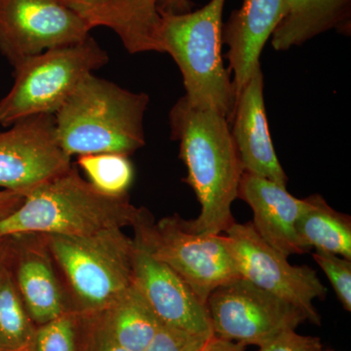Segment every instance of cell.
Listing matches in <instances>:
<instances>
[{
  "instance_id": "1",
  "label": "cell",
  "mask_w": 351,
  "mask_h": 351,
  "mask_svg": "<svg viewBox=\"0 0 351 351\" xmlns=\"http://www.w3.org/2000/svg\"><path fill=\"white\" fill-rule=\"evenodd\" d=\"M169 122L188 168L184 182L201 205L198 218L182 219V226L189 232L221 234L234 223L232 205L244 173L230 122L217 112L193 108L184 96L171 108Z\"/></svg>"
},
{
  "instance_id": "2",
  "label": "cell",
  "mask_w": 351,
  "mask_h": 351,
  "mask_svg": "<svg viewBox=\"0 0 351 351\" xmlns=\"http://www.w3.org/2000/svg\"><path fill=\"white\" fill-rule=\"evenodd\" d=\"M145 210L128 196L106 195L83 179L73 165L64 174L25 196L15 212L0 221V239L23 234L82 237L133 228Z\"/></svg>"
},
{
  "instance_id": "3",
  "label": "cell",
  "mask_w": 351,
  "mask_h": 351,
  "mask_svg": "<svg viewBox=\"0 0 351 351\" xmlns=\"http://www.w3.org/2000/svg\"><path fill=\"white\" fill-rule=\"evenodd\" d=\"M149 95L132 92L91 73L55 113L57 137L69 156L120 154L145 145Z\"/></svg>"
},
{
  "instance_id": "4",
  "label": "cell",
  "mask_w": 351,
  "mask_h": 351,
  "mask_svg": "<svg viewBox=\"0 0 351 351\" xmlns=\"http://www.w3.org/2000/svg\"><path fill=\"white\" fill-rule=\"evenodd\" d=\"M225 3L210 0L196 11L160 14V38L163 54L179 66L189 103L230 122L237 94L221 56Z\"/></svg>"
},
{
  "instance_id": "5",
  "label": "cell",
  "mask_w": 351,
  "mask_h": 351,
  "mask_svg": "<svg viewBox=\"0 0 351 351\" xmlns=\"http://www.w3.org/2000/svg\"><path fill=\"white\" fill-rule=\"evenodd\" d=\"M41 237L60 274L71 311L101 313L133 283L135 244L122 228L82 237Z\"/></svg>"
},
{
  "instance_id": "6",
  "label": "cell",
  "mask_w": 351,
  "mask_h": 351,
  "mask_svg": "<svg viewBox=\"0 0 351 351\" xmlns=\"http://www.w3.org/2000/svg\"><path fill=\"white\" fill-rule=\"evenodd\" d=\"M107 51L91 36L82 43L27 58L14 68V83L0 100V125L38 114H55L76 88L108 63Z\"/></svg>"
},
{
  "instance_id": "7",
  "label": "cell",
  "mask_w": 351,
  "mask_h": 351,
  "mask_svg": "<svg viewBox=\"0 0 351 351\" xmlns=\"http://www.w3.org/2000/svg\"><path fill=\"white\" fill-rule=\"evenodd\" d=\"M133 230V239L174 270L204 304L219 286L241 278L226 235L189 232L178 215L154 223L147 210Z\"/></svg>"
},
{
  "instance_id": "8",
  "label": "cell",
  "mask_w": 351,
  "mask_h": 351,
  "mask_svg": "<svg viewBox=\"0 0 351 351\" xmlns=\"http://www.w3.org/2000/svg\"><path fill=\"white\" fill-rule=\"evenodd\" d=\"M206 306L215 336L245 346H263L308 320L300 307L243 278L214 290Z\"/></svg>"
},
{
  "instance_id": "9",
  "label": "cell",
  "mask_w": 351,
  "mask_h": 351,
  "mask_svg": "<svg viewBox=\"0 0 351 351\" xmlns=\"http://www.w3.org/2000/svg\"><path fill=\"white\" fill-rule=\"evenodd\" d=\"M225 232L241 278L300 307L308 321L320 324L313 301L325 298L327 290L313 269L291 265L288 257L258 234L252 223L234 221Z\"/></svg>"
},
{
  "instance_id": "10",
  "label": "cell",
  "mask_w": 351,
  "mask_h": 351,
  "mask_svg": "<svg viewBox=\"0 0 351 351\" xmlns=\"http://www.w3.org/2000/svg\"><path fill=\"white\" fill-rule=\"evenodd\" d=\"M73 167L57 137L54 114L18 120L0 132V188L27 196Z\"/></svg>"
},
{
  "instance_id": "11",
  "label": "cell",
  "mask_w": 351,
  "mask_h": 351,
  "mask_svg": "<svg viewBox=\"0 0 351 351\" xmlns=\"http://www.w3.org/2000/svg\"><path fill=\"white\" fill-rule=\"evenodd\" d=\"M91 31L56 0H0V54L12 66L44 51L82 43Z\"/></svg>"
},
{
  "instance_id": "12",
  "label": "cell",
  "mask_w": 351,
  "mask_h": 351,
  "mask_svg": "<svg viewBox=\"0 0 351 351\" xmlns=\"http://www.w3.org/2000/svg\"><path fill=\"white\" fill-rule=\"evenodd\" d=\"M134 240V239H133ZM133 283L164 325L214 336L206 304L168 267L134 240Z\"/></svg>"
},
{
  "instance_id": "13",
  "label": "cell",
  "mask_w": 351,
  "mask_h": 351,
  "mask_svg": "<svg viewBox=\"0 0 351 351\" xmlns=\"http://www.w3.org/2000/svg\"><path fill=\"white\" fill-rule=\"evenodd\" d=\"M11 237L14 249L11 271L34 324L43 325L71 311L63 283L43 237Z\"/></svg>"
},
{
  "instance_id": "14",
  "label": "cell",
  "mask_w": 351,
  "mask_h": 351,
  "mask_svg": "<svg viewBox=\"0 0 351 351\" xmlns=\"http://www.w3.org/2000/svg\"><path fill=\"white\" fill-rule=\"evenodd\" d=\"M232 136L244 172L287 186L288 177L274 151L265 112L263 75L258 66L237 96Z\"/></svg>"
},
{
  "instance_id": "15",
  "label": "cell",
  "mask_w": 351,
  "mask_h": 351,
  "mask_svg": "<svg viewBox=\"0 0 351 351\" xmlns=\"http://www.w3.org/2000/svg\"><path fill=\"white\" fill-rule=\"evenodd\" d=\"M92 29H112L130 54H163L159 0H56Z\"/></svg>"
},
{
  "instance_id": "16",
  "label": "cell",
  "mask_w": 351,
  "mask_h": 351,
  "mask_svg": "<svg viewBox=\"0 0 351 351\" xmlns=\"http://www.w3.org/2000/svg\"><path fill=\"white\" fill-rule=\"evenodd\" d=\"M253 211V225L267 244L286 257L307 253L295 232L298 219L308 206V199H299L286 186L265 178L244 172L239 196Z\"/></svg>"
},
{
  "instance_id": "17",
  "label": "cell",
  "mask_w": 351,
  "mask_h": 351,
  "mask_svg": "<svg viewBox=\"0 0 351 351\" xmlns=\"http://www.w3.org/2000/svg\"><path fill=\"white\" fill-rule=\"evenodd\" d=\"M282 0H244L223 25L221 39L228 47V69L233 75L237 96L261 66V55L280 20Z\"/></svg>"
},
{
  "instance_id": "18",
  "label": "cell",
  "mask_w": 351,
  "mask_h": 351,
  "mask_svg": "<svg viewBox=\"0 0 351 351\" xmlns=\"http://www.w3.org/2000/svg\"><path fill=\"white\" fill-rule=\"evenodd\" d=\"M330 31L350 36L351 0H282L270 38L274 50L287 51Z\"/></svg>"
},
{
  "instance_id": "19",
  "label": "cell",
  "mask_w": 351,
  "mask_h": 351,
  "mask_svg": "<svg viewBox=\"0 0 351 351\" xmlns=\"http://www.w3.org/2000/svg\"><path fill=\"white\" fill-rule=\"evenodd\" d=\"M98 313L114 341L128 351H144L163 325L134 283Z\"/></svg>"
},
{
  "instance_id": "20",
  "label": "cell",
  "mask_w": 351,
  "mask_h": 351,
  "mask_svg": "<svg viewBox=\"0 0 351 351\" xmlns=\"http://www.w3.org/2000/svg\"><path fill=\"white\" fill-rule=\"evenodd\" d=\"M308 206L295 225L300 243L307 252L311 248L351 260V219L328 205L324 198L307 197Z\"/></svg>"
},
{
  "instance_id": "21",
  "label": "cell",
  "mask_w": 351,
  "mask_h": 351,
  "mask_svg": "<svg viewBox=\"0 0 351 351\" xmlns=\"http://www.w3.org/2000/svg\"><path fill=\"white\" fill-rule=\"evenodd\" d=\"M36 331L12 271L7 270L0 280V351H32Z\"/></svg>"
},
{
  "instance_id": "22",
  "label": "cell",
  "mask_w": 351,
  "mask_h": 351,
  "mask_svg": "<svg viewBox=\"0 0 351 351\" xmlns=\"http://www.w3.org/2000/svg\"><path fill=\"white\" fill-rule=\"evenodd\" d=\"M77 164L88 181L106 195H126L134 181L133 165L124 154H86L78 156Z\"/></svg>"
},
{
  "instance_id": "23",
  "label": "cell",
  "mask_w": 351,
  "mask_h": 351,
  "mask_svg": "<svg viewBox=\"0 0 351 351\" xmlns=\"http://www.w3.org/2000/svg\"><path fill=\"white\" fill-rule=\"evenodd\" d=\"M77 314L68 311L36 326L32 351H76Z\"/></svg>"
},
{
  "instance_id": "24",
  "label": "cell",
  "mask_w": 351,
  "mask_h": 351,
  "mask_svg": "<svg viewBox=\"0 0 351 351\" xmlns=\"http://www.w3.org/2000/svg\"><path fill=\"white\" fill-rule=\"evenodd\" d=\"M77 314L76 351H128L120 346L108 331L100 314Z\"/></svg>"
},
{
  "instance_id": "25",
  "label": "cell",
  "mask_w": 351,
  "mask_h": 351,
  "mask_svg": "<svg viewBox=\"0 0 351 351\" xmlns=\"http://www.w3.org/2000/svg\"><path fill=\"white\" fill-rule=\"evenodd\" d=\"M313 260L326 274L335 292L346 311H351V263L350 260L327 253L316 251Z\"/></svg>"
},
{
  "instance_id": "26",
  "label": "cell",
  "mask_w": 351,
  "mask_h": 351,
  "mask_svg": "<svg viewBox=\"0 0 351 351\" xmlns=\"http://www.w3.org/2000/svg\"><path fill=\"white\" fill-rule=\"evenodd\" d=\"M214 336L163 324L144 351H205Z\"/></svg>"
},
{
  "instance_id": "27",
  "label": "cell",
  "mask_w": 351,
  "mask_h": 351,
  "mask_svg": "<svg viewBox=\"0 0 351 351\" xmlns=\"http://www.w3.org/2000/svg\"><path fill=\"white\" fill-rule=\"evenodd\" d=\"M258 351H322V343L317 337L304 336L289 329L258 346Z\"/></svg>"
},
{
  "instance_id": "28",
  "label": "cell",
  "mask_w": 351,
  "mask_h": 351,
  "mask_svg": "<svg viewBox=\"0 0 351 351\" xmlns=\"http://www.w3.org/2000/svg\"><path fill=\"white\" fill-rule=\"evenodd\" d=\"M25 196L10 191H0V221L15 212L24 202Z\"/></svg>"
},
{
  "instance_id": "29",
  "label": "cell",
  "mask_w": 351,
  "mask_h": 351,
  "mask_svg": "<svg viewBox=\"0 0 351 351\" xmlns=\"http://www.w3.org/2000/svg\"><path fill=\"white\" fill-rule=\"evenodd\" d=\"M13 239L5 237L0 239V280L11 269L13 258Z\"/></svg>"
},
{
  "instance_id": "30",
  "label": "cell",
  "mask_w": 351,
  "mask_h": 351,
  "mask_svg": "<svg viewBox=\"0 0 351 351\" xmlns=\"http://www.w3.org/2000/svg\"><path fill=\"white\" fill-rule=\"evenodd\" d=\"M193 4L191 0H159L158 10L160 14H179L191 11Z\"/></svg>"
},
{
  "instance_id": "31",
  "label": "cell",
  "mask_w": 351,
  "mask_h": 351,
  "mask_svg": "<svg viewBox=\"0 0 351 351\" xmlns=\"http://www.w3.org/2000/svg\"><path fill=\"white\" fill-rule=\"evenodd\" d=\"M246 346L237 341L214 336L205 351H246Z\"/></svg>"
},
{
  "instance_id": "32",
  "label": "cell",
  "mask_w": 351,
  "mask_h": 351,
  "mask_svg": "<svg viewBox=\"0 0 351 351\" xmlns=\"http://www.w3.org/2000/svg\"></svg>"
},
{
  "instance_id": "33",
  "label": "cell",
  "mask_w": 351,
  "mask_h": 351,
  "mask_svg": "<svg viewBox=\"0 0 351 351\" xmlns=\"http://www.w3.org/2000/svg\"><path fill=\"white\" fill-rule=\"evenodd\" d=\"M323 351V350H322Z\"/></svg>"
}]
</instances>
